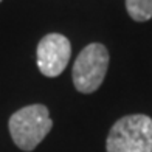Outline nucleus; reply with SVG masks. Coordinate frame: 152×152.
Segmentation results:
<instances>
[{
	"instance_id": "obj_1",
	"label": "nucleus",
	"mask_w": 152,
	"mask_h": 152,
	"mask_svg": "<svg viewBox=\"0 0 152 152\" xmlns=\"http://www.w3.org/2000/svg\"><path fill=\"white\" fill-rule=\"evenodd\" d=\"M107 152H152V118L126 115L116 121L107 135Z\"/></svg>"
},
{
	"instance_id": "obj_2",
	"label": "nucleus",
	"mask_w": 152,
	"mask_h": 152,
	"mask_svg": "<svg viewBox=\"0 0 152 152\" xmlns=\"http://www.w3.org/2000/svg\"><path fill=\"white\" fill-rule=\"evenodd\" d=\"M14 144L22 151H34L53 127L50 112L44 104H31L14 112L8 123Z\"/></svg>"
},
{
	"instance_id": "obj_3",
	"label": "nucleus",
	"mask_w": 152,
	"mask_h": 152,
	"mask_svg": "<svg viewBox=\"0 0 152 152\" xmlns=\"http://www.w3.org/2000/svg\"><path fill=\"white\" fill-rule=\"evenodd\" d=\"M109 67V51L102 44H90L82 50L73 65V84L81 93H93L99 88Z\"/></svg>"
},
{
	"instance_id": "obj_4",
	"label": "nucleus",
	"mask_w": 152,
	"mask_h": 152,
	"mask_svg": "<svg viewBox=\"0 0 152 152\" xmlns=\"http://www.w3.org/2000/svg\"><path fill=\"white\" fill-rule=\"evenodd\" d=\"M70 56L72 45L64 34L50 33L40 39L37 45V67L48 78H56L64 72Z\"/></svg>"
},
{
	"instance_id": "obj_5",
	"label": "nucleus",
	"mask_w": 152,
	"mask_h": 152,
	"mask_svg": "<svg viewBox=\"0 0 152 152\" xmlns=\"http://www.w3.org/2000/svg\"><path fill=\"white\" fill-rule=\"evenodd\" d=\"M126 10L135 22H146L152 17V0H126Z\"/></svg>"
},
{
	"instance_id": "obj_6",
	"label": "nucleus",
	"mask_w": 152,
	"mask_h": 152,
	"mask_svg": "<svg viewBox=\"0 0 152 152\" xmlns=\"http://www.w3.org/2000/svg\"><path fill=\"white\" fill-rule=\"evenodd\" d=\"M0 2H2V0H0Z\"/></svg>"
}]
</instances>
